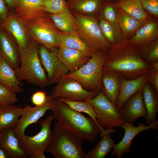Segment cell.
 <instances>
[{"label":"cell","instance_id":"6da1fadb","mask_svg":"<svg viewBox=\"0 0 158 158\" xmlns=\"http://www.w3.org/2000/svg\"><path fill=\"white\" fill-rule=\"evenodd\" d=\"M140 50L128 40L111 46L103 66V72L113 71L126 80L147 73L149 65L142 59Z\"/></svg>","mask_w":158,"mask_h":158},{"label":"cell","instance_id":"7a4b0ae2","mask_svg":"<svg viewBox=\"0 0 158 158\" xmlns=\"http://www.w3.org/2000/svg\"><path fill=\"white\" fill-rule=\"evenodd\" d=\"M50 110L61 125L83 139L93 141L99 133L101 138L108 133L91 117L71 109L59 98H53Z\"/></svg>","mask_w":158,"mask_h":158},{"label":"cell","instance_id":"3957f363","mask_svg":"<svg viewBox=\"0 0 158 158\" xmlns=\"http://www.w3.org/2000/svg\"><path fill=\"white\" fill-rule=\"evenodd\" d=\"M39 43L31 39L28 45L24 48L18 46L20 64L15 70L18 79L33 85L44 87L49 85L47 75L42 67L38 54Z\"/></svg>","mask_w":158,"mask_h":158},{"label":"cell","instance_id":"277c9868","mask_svg":"<svg viewBox=\"0 0 158 158\" xmlns=\"http://www.w3.org/2000/svg\"><path fill=\"white\" fill-rule=\"evenodd\" d=\"M51 141L45 152L55 158H85L83 151V138L61 125L54 123Z\"/></svg>","mask_w":158,"mask_h":158},{"label":"cell","instance_id":"5b68a950","mask_svg":"<svg viewBox=\"0 0 158 158\" xmlns=\"http://www.w3.org/2000/svg\"><path fill=\"white\" fill-rule=\"evenodd\" d=\"M108 52L96 50L89 61L81 68L68 73L63 78L75 80L88 91H102L103 66L107 58Z\"/></svg>","mask_w":158,"mask_h":158},{"label":"cell","instance_id":"8992f818","mask_svg":"<svg viewBox=\"0 0 158 158\" xmlns=\"http://www.w3.org/2000/svg\"><path fill=\"white\" fill-rule=\"evenodd\" d=\"M52 113L40 123L41 129L32 136L24 135L18 138L19 145L30 158H45L44 152L52 136L51 122L54 119Z\"/></svg>","mask_w":158,"mask_h":158},{"label":"cell","instance_id":"52a82bcc","mask_svg":"<svg viewBox=\"0 0 158 158\" xmlns=\"http://www.w3.org/2000/svg\"><path fill=\"white\" fill-rule=\"evenodd\" d=\"M73 14L78 23L79 37L96 50L108 52L111 46L102 32L97 19L74 11Z\"/></svg>","mask_w":158,"mask_h":158},{"label":"cell","instance_id":"ba28073f","mask_svg":"<svg viewBox=\"0 0 158 158\" xmlns=\"http://www.w3.org/2000/svg\"><path fill=\"white\" fill-rule=\"evenodd\" d=\"M25 23L32 40L47 48H59L60 31L49 15Z\"/></svg>","mask_w":158,"mask_h":158},{"label":"cell","instance_id":"9c48e42d","mask_svg":"<svg viewBox=\"0 0 158 158\" xmlns=\"http://www.w3.org/2000/svg\"><path fill=\"white\" fill-rule=\"evenodd\" d=\"M87 101L92 105L98 122L103 128L109 130L119 127L124 123L119 110L101 91L94 98Z\"/></svg>","mask_w":158,"mask_h":158},{"label":"cell","instance_id":"30bf717a","mask_svg":"<svg viewBox=\"0 0 158 158\" xmlns=\"http://www.w3.org/2000/svg\"><path fill=\"white\" fill-rule=\"evenodd\" d=\"M50 95L53 98H62L72 101H86L98 94L99 91H89L75 79L63 78L56 83Z\"/></svg>","mask_w":158,"mask_h":158},{"label":"cell","instance_id":"8fae6325","mask_svg":"<svg viewBox=\"0 0 158 158\" xmlns=\"http://www.w3.org/2000/svg\"><path fill=\"white\" fill-rule=\"evenodd\" d=\"M56 47L47 48L39 45L38 54L41 64L46 71L49 85L56 83L67 74L69 71L57 56Z\"/></svg>","mask_w":158,"mask_h":158},{"label":"cell","instance_id":"7c38bea8","mask_svg":"<svg viewBox=\"0 0 158 158\" xmlns=\"http://www.w3.org/2000/svg\"><path fill=\"white\" fill-rule=\"evenodd\" d=\"M53 98L51 95L47 96L45 101L41 105L34 107H32L31 105L25 106V111L13 128L18 138L25 135V130L28 126L37 122L45 115L47 110H50Z\"/></svg>","mask_w":158,"mask_h":158},{"label":"cell","instance_id":"4fadbf2b","mask_svg":"<svg viewBox=\"0 0 158 158\" xmlns=\"http://www.w3.org/2000/svg\"><path fill=\"white\" fill-rule=\"evenodd\" d=\"M158 121L146 126L145 124L138 123V126H133V123L124 122L121 127L125 130L124 135L121 141L118 143L114 144L113 150L111 153L113 157L116 156L117 158H121L124 153L128 154L130 151V146L132 141L134 137L140 132L151 129L158 128Z\"/></svg>","mask_w":158,"mask_h":158},{"label":"cell","instance_id":"5bb4252c","mask_svg":"<svg viewBox=\"0 0 158 158\" xmlns=\"http://www.w3.org/2000/svg\"><path fill=\"white\" fill-rule=\"evenodd\" d=\"M0 27L12 35L20 48L26 47L31 41L25 22L15 13L9 12L6 19L0 21Z\"/></svg>","mask_w":158,"mask_h":158},{"label":"cell","instance_id":"9a60e30c","mask_svg":"<svg viewBox=\"0 0 158 158\" xmlns=\"http://www.w3.org/2000/svg\"><path fill=\"white\" fill-rule=\"evenodd\" d=\"M124 122L133 123L140 117L145 118L147 111L143 101L142 90L130 97L119 110Z\"/></svg>","mask_w":158,"mask_h":158},{"label":"cell","instance_id":"2e32d148","mask_svg":"<svg viewBox=\"0 0 158 158\" xmlns=\"http://www.w3.org/2000/svg\"><path fill=\"white\" fill-rule=\"evenodd\" d=\"M43 0H16L13 10L25 22L49 16L42 6Z\"/></svg>","mask_w":158,"mask_h":158},{"label":"cell","instance_id":"e0dca14e","mask_svg":"<svg viewBox=\"0 0 158 158\" xmlns=\"http://www.w3.org/2000/svg\"><path fill=\"white\" fill-rule=\"evenodd\" d=\"M157 39L158 19L152 17L148 19L137 31L134 35L128 40L141 50Z\"/></svg>","mask_w":158,"mask_h":158},{"label":"cell","instance_id":"ac0fdd59","mask_svg":"<svg viewBox=\"0 0 158 158\" xmlns=\"http://www.w3.org/2000/svg\"><path fill=\"white\" fill-rule=\"evenodd\" d=\"M0 51L4 60L15 71L19 68L20 61L17 44L8 33L0 27Z\"/></svg>","mask_w":158,"mask_h":158},{"label":"cell","instance_id":"d6986e66","mask_svg":"<svg viewBox=\"0 0 158 158\" xmlns=\"http://www.w3.org/2000/svg\"><path fill=\"white\" fill-rule=\"evenodd\" d=\"M0 148L9 158H27L28 156L20 146L13 128L5 129L0 132Z\"/></svg>","mask_w":158,"mask_h":158},{"label":"cell","instance_id":"ffe728a7","mask_svg":"<svg viewBox=\"0 0 158 158\" xmlns=\"http://www.w3.org/2000/svg\"><path fill=\"white\" fill-rule=\"evenodd\" d=\"M58 57L70 73L77 70L86 63L89 57L78 50L68 48H59Z\"/></svg>","mask_w":158,"mask_h":158},{"label":"cell","instance_id":"44dd1931","mask_svg":"<svg viewBox=\"0 0 158 158\" xmlns=\"http://www.w3.org/2000/svg\"><path fill=\"white\" fill-rule=\"evenodd\" d=\"M147 82V73L132 80H126L121 76L120 92L116 106L117 109L119 110L130 97L142 90Z\"/></svg>","mask_w":158,"mask_h":158},{"label":"cell","instance_id":"7402d4cb","mask_svg":"<svg viewBox=\"0 0 158 158\" xmlns=\"http://www.w3.org/2000/svg\"><path fill=\"white\" fill-rule=\"evenodd\" d=\"M121 81V76L115 71H108L103 73L101 91L115 106L120 92Z\"/></svg>","mask_w":158,"mask_h":158},{"label":"cell","instance_id":"603a6c76","mask_svg":"<svg viewBox=\"0 0 158 158\" xmlns=\"http://www.w3.org/2000/svg\"><path fill=\"white\" fill-rule=\"evenodd\" d=\"M49 16L61 32L79 37L78 22L68 8L62 12L55 14H50Z\"/></svg>","mask_w":158,"mask_h":158},{"label":"cell","instance_id":"cb8c5ba5","mask_svg":"<svg viewBox=\"0 0 158 158\" xmlns=\"http://www.w3.org/2000/svg\"><path fill=\"white\" fill-rule=\"evenodd\" d=\"M143 101L147 111L145 122L149 125L155 122L158 111V92L147 82L142 89Z\"/></svg>","mask_w":158,"mask_h":158},{"label":"cell","instance_id":"d4e9b609","mask_svg":"<svg viewBox=\"0 0 158 158\" xmlns=\"http://www.w3.org/2000/svg\"><path fill=\"white\" fill-rule=\"evenodd\" d=\"M118 24L124 40L130 39L137 31L147 21H142L134 18L122 8L118 7L117 13Z\"/></svg>","mask_w":158,"mask_h":158},{"label":"cell","instance_id":"484cf974","mask_svg":"<svg viewBox=\"0 0 158 158\" xmlns=\"http://www.w3.org/2000/svg\"><path fill=\"white\" fill-rule=\"evenodd\" d=\"M104 1V0H66L70 10L94 17L99 14Z\"/></svg>","mask_w":158,"mask_h":158},{"label":"cell","instance_id":"4316f807","mask_svg":"<svg viewBox=\"0 0 158 158\" xmlns=\"http://www.w3.org/2000/svg\"><path fill=\"white\" fill-rule=\"evenodd\" d=\"M0 83L16 94L23 91L15 70L4 59L0 63Z\"/></svg>","mask_w":158,"mask_h":158},{"label":"cell","instance_id":"83f0119b","mask_svg":"<svg viewBox=\"0 0 158 158\" xmlns=\"http://www.w3.org/2000/svg\"><path fill=\"white\" fill-rule=\"evenodd\" d=\"M25 108L12 104L0 106V132L8 128H13Z\"/></svg>","mask_w":158,"mask_h":158},{"label":"cell","instance_id":"f1b7e54d","mask_svg":"<svg viewBox=\"0 0 158 158\" xmlns=\"http://www.w3.org/2000/svg\"><path fill=\"white\" fill-rule=\"evenodd\" d=\"M60 38L59 48H68L76 50L90 57L96 51L76 36L60 31Z\"/></svg>","mask_w":158,"mask_h":158},{"label":"cell","instance_id":"f546056e","mask_svg":"<svg viewBox=\"0 0 158 158\" xmlns=\"http://www.w3.org/2000/svg\"><path fill=\"white\" fill-rule=\"evenodd\" d=\"M97 19L102 32L111 46L125 40L118 23H111L99 17Z\"/></svg>","mask_w":158,"mask_h":158},{"label":"cell","instance_id":"4dcf8cb0","mask_svg":"<svg viewBox=\"0 0 158 158\" xmlns=\"http://www.w3.org/2000/svg\"><path fill=\"white\" fill-rule=\"evenodd\" d=\"M117 6L135 19L145 21L152 17L144 8L141 0H118Z\"/></svg>","mask_w":158,"mask_h":158},{"label":"cell","instance_id":"1f68e13d","mask_svg":"<svg viewBox=\"0 0 158 158\" xmlns=\"http://www.w3.org/2000/svg\"><path fill=\"white\" fill-rule=\"evenodd\" d=\"M111 133L103 135L96 145L85 154V158H104L114 145V140L111 138Z\"/></svg>","mask_w":158,"mask_h":158},{"label":"cell","instance_id":"d6a6232c","mask_svg":"<svg viewBox=\"0 0 158 158\" xmlns=\"http://www.w3.org/2000/svg\"><path fill=\"white\" fill-rule=\"evenodd\" d=\"M59 99L67 104L71 109L78 112H84L87 114L99 124L96 118L94 107L89 102L87 101H72L62 98H59Z\"/></svg>","mask_w":158,"mask_h":158},{"label":"cell","instance_id":"836d02e7","mask_svg":"<svg viewBox=\"0 0 158 158\" xmlns=\"http://www.w3.org/2000/svg\"><path fill=\"white\" fill-rule=\"evenodd\" d=\"M139 54L143 61L149 65L158 62V39L140 50Z\"/></svg>","mask_w":158,"mask_h":158},{"label":"cell","instance_id":"e575fe53","mask_svg":"<svg viewBox=\"0 0 158 158\" xmlns=\"http://www.w3.org/2000/svg\"><path fill=\"white\" fill-rule=\"evenodd\" d=\"M118 7L116 2L104 1L98 14L99 17L111 23H117V13Z\"/></svg>","mask_w":158,"mask_h":158},{"label":"cell","instance_id":"d590c367","mask_svg":"<svg viewBox=\"0 0 158 158\" xmlns=\"http://www.w3.org/2000/svg\"><path fill=\"white\" fill-rule=\"evenodd\" d=\"M42 6L45 12L52 14L62 12L68 8L66 0H43Z\"/></svg>","mask_w":158,"mask_h":158},{"label":"cell","instance_id":"8d00e7d4","mask_svg":"<svg viewBox=\"0 0 158 158\" xmlns=\"http://www.w3.org/2000/svg\"><path fill=\"white\" fill-rule=\"evenodd\" d=\"M18 101L16 94L0 83V106L10 105Z\"/></svg>","mask_w":158,"mask_h":158},{"label":"cell","instance_id":"74e56055","mask_svg":"<svg viewBox=\"0 0 158 158\" xmlns=\"http://www.w3.org/2000/svg\"><path fill=\"white\" fill-rule=\"evenodd\" d=\"M142 5L148 13L158 18V0H141Z\"/></svg>","mask_w":158,"mask_h":158},{"label":"cell","instance_id":"f35d334b","mask_svg":"<svg viewBox=\"0 0 158 158\" xmlns=\"http://www.w3.org/2000/svg\"><path fill=\"white\" fill-rule=\"evenodd\" d=\"M47 96L44 91H38L34 93L32 96L31 100L35 106L43 104L45 101Z\"/></svg>","mask_w":158,"mask_h":158},{"label":"cell","instance_id":"ab89813d","mask_svg":"<svg viewBox=\"0 0 158 158\" xmlns=\"http://www.w3.org/2000/svg\"><path fill=\"white\" fill-rule=\"evenodd\" d=\"M147 75V82L152 85L158 92V70L149 68Z\"/></svg>","mask_w":158,"mask_h":158},{"label":"cell","instance_id":"60d3db41","mask_svg":"<svg viewBox=\"0 0 158 158\" xmlns=\"http://www.w3.org/2000/svg\"><path fill=\"white\" fill-rule=\"evenodd\" d=\"M8 9L4 0H0V21H3L6 19L9 12Z\"/></svg>","mask_w":158,"mask_h":158},{"label":"cell","instance_id":"b9f144b4","mask_svg":"<svg viewBox=\"0 0 158 158\" xmlns=\"http://www.w3.org/2000/svg\"><path fill=\"white\" fill-rule=\"evenodd\" d=\"M16 0H4L9 9L13 10L14 8Z\"/></svg>","mask_w":158,"mask_h":158},{"label":"cell","instance_id":"7bdbcfd3","mask_svg":"<svg viewBox=\"0 0 158 158\" xmlns=\"http://www.w3.org/2000/svg\"><path fill=\"white\" fill-rule=\"evenodd\" d=\"M0 158H9L5 151L0 148Z\"/></svg>","mask_w":158,"mask_h":158},{"label":"cell","instance_id":"ee69618b","mask_svg":"<svg viewBox=\"0 0 158 158\" xmlns=\"http://www.w3.org/2000/svg\"><path fill=\"white\" fill-rule=\"evenodd\" d=\"M118 0H104V1L116 2Z\"/></svg>","mask_w":158,"mask_h":158},{"label":"cell","instance_id":"f6af8a7d","mask_svg":"<svg viewBox=\"0 0 158 158\" xmlns=\"http://www.w3.org/2000/svg\"><path fill=\"white\" fill-rule=\"evenodd\" d=\"M3 59V58L2 56L1 53L0 51V63L2 61Z\"/></svg>","mask_w":158,"mask_h":158}]
</instances>
